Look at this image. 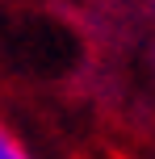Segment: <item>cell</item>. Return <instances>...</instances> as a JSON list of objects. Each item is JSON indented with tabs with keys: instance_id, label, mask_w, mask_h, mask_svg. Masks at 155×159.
I'll use <instances>...</instances> for the list:
<instances>
[{
	"instance_id": "cell-1",
	"label": "cell",
	"mask_w": 155,
	"mask_h": 159,
	"mask_svg": "<svg viewBox=\"0 0 155 159\" xmlns=\"http://www.w3.org/2000/svg\"><path fill=\"white\" fill-rule=\"evenodd\" d=\"M0 159H34L30 151H25V143H21L8 126H0Z\"/></svg>"
}]
</instances>
